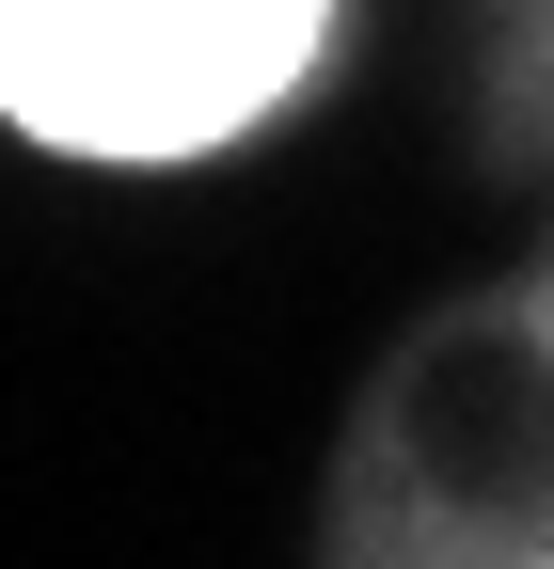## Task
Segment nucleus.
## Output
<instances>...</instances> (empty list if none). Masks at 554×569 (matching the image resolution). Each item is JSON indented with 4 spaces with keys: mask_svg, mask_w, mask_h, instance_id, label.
I'll return each instance as SVG.
<instances>
[{
    "mask_svg": "<svg viewBox=\"0 0 554 569\" xmlns=\"http://www.w3.org/2000/svg\"><path fill=\"white\" fill-rule=\"evenodd\" d=\"M317 0H0V111L63 159H206L301 80Z\"/></svg>",
    "mask_w": 554,
    "mask_h": 569,
    "instance_id": "f257e3e1",
    "label": "nucleus"
}]
</instances>
